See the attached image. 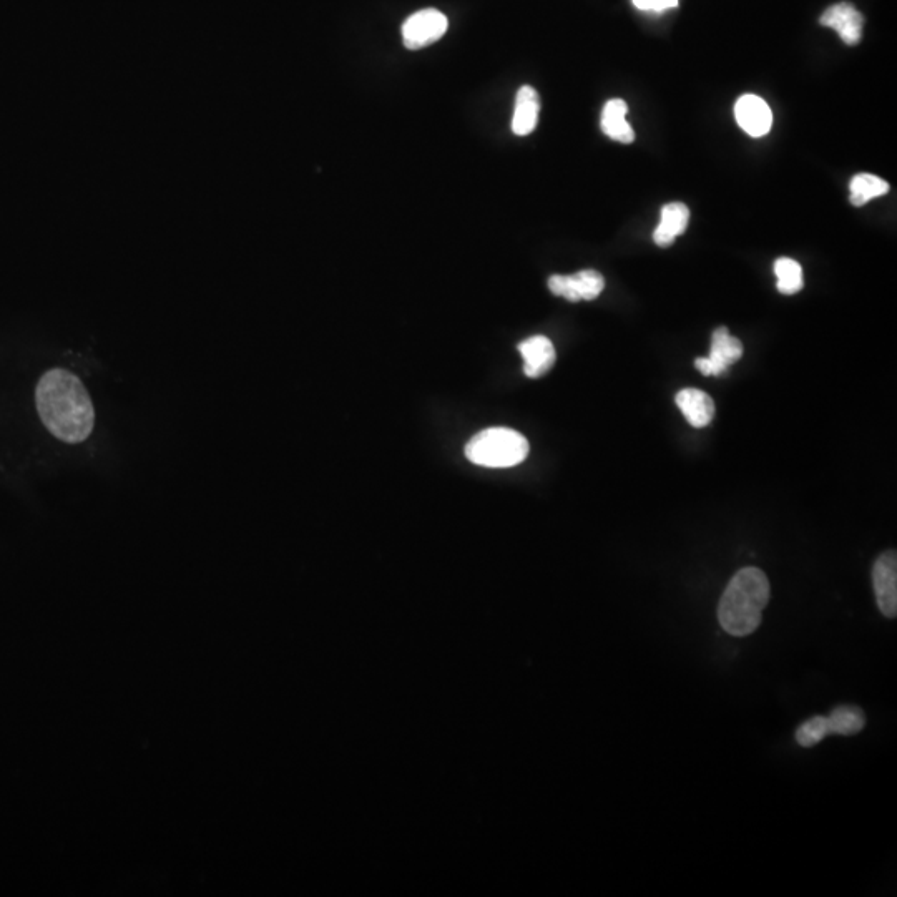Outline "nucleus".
<instances>
[{
	"mask_svg": "<svg viewBox=\"0 0 897 897\" xmlns=\"http://www.w3.org/2000/svg\"><path fill=\"white\" fill-rule=\"evenodd\" d=\"M35 406L45 429L67 446H82L94 436L97 414L79 374L52 368L35 388Z\"/></svg>",
	"mask_w": 897,
	"mask_h": 897,
	"instance_id": "f257e3e1",
	"label": "nucleus"
},
{
	"mask_svg": "<svg viewBox=\"0 0 897 897\" xmlns=\"http://www.w3.org/2000/svg\"><path fill=\"white\" fill-rule=\"evenodd\" d=\"M770 602V582L765 572L746 567L730 580L718 605V620L733 637H746L760 627L761 612Z\"/></svg>",
	"mask_w": 897,
	"mask_h": 897,
	"instance_id": "f03ea898",
	"label": "nucleus"
},
{
	"mask_svg": "<svg viewBox=\"0 0 897 897\" xmlns=\"http://www.w3.org/2000/svg\"><path fill=\"white\" fill-rule=\"evenodd\" d=\"M529 456V442L507 427H491L467 442L466 457L477 466L504 469L514 467Z\"/></svg>",
	"mask_w": 897,
	"mask_h": 897,
	"instance_id": "7ed1b4c3",
	"label": "nucleus"
},
{
	"mask_svg": "<svg viewBox=\"0 0 897 897\" xmlns=\"http://www.w3.org/2000/svg\"><path fill=\"white\" fill-rule=\"evenodd\" d=\"M449 20L441 10L424 9L411 15L402 25V42L409 50L424 49L446 34Z\"/></svg>",
	"mask_w": 897,
	"mask_h": 897,
	"instance_id": "20e7f679",
	"label": "nucleus"
},
{
	"mask_svg": "<svg viewBox=\"0 0 897 897\" xmlns=\"http://www.w3.org/2000/svg\"><path fill=\"white\" fill-rule=\"evenodd\" d=\"M743 356V344L740 339L731 336L726 328L715 329L711 336L710 356L695 361L698 371L703 376H723L731 364L740 361Z\"/></svg>",
	"mask_w": 897,
	"mask_h": 897,
	"instance_id": "39448f33",
	"label": "nucleus"
},
{
	"mask_svg": "<svg viewBox=\"0 0 897 897\" xmlns=\"http://www.w3.org/2000/svg\"><path fill=\"white\" fill-rule=\"evenodd\" d=\"M605 288L603 276L595 270H584L575 275H554L549 278V290L567 301H592L602 295Z\"/></svg>",
	"mask_w": 897,
	"mask_h": 897,
	"instance_id": "423d86ee",
	"label": "nucleus"
},
{
	"mask_svg": "<svg viewBox=\"0 0 897 897\" xmlns=\"http://www.w3.org/2000/svg\"><path fill=\"white\" fill-rule=\"evenodd\" d=\"M874 594L881 612L888 618L897 613V555L894 550L884 552L873 569Z\"/></svg>",
	"mask_w": 897,
	"mask_h": 897,
	"instance_id": "0eeeda50",
	"label": "nucleus"
},
{
	"mask_svg": "<svg viewBox=\"0 0 897 897\" xmlns=\"http://www.w3.org/2000/svg\"><path fill=\"white\" fill-rule=\"evenodd\" d=\"M736 122L750 137H765L773 125V113L765 100L758 95H743L735 105Z\"/></svg>",
	"mask_w": 897,
	"mask_h": 897,
	"instance_id": "6e6552de",
	"label": "nucleus"
},
{
	"mask_svg": "<svg viewBox=\"0 0 897 897\" xmlns=\"http://www.w3.org/2000/svg\"><path fill=\"white\" fill-rule=\"evenodd\" d=\"M821 25L834 29L844 44L856 45L863 37L864 17L853 4L843 2L829 7L821 15Z\"/></svg>",
	"mask_w": 897,
	"mask_h": 897,
	"instance_id": "1a4fd4ad",
	"label": "nucleus"
},
{
	"mask_svg": "<svg viewBox=\"0 0 897 897\" xmlns=\"http://www.w3.org/2000/svg\"><path fill=\"white\" fill-rule=\"evenodd\" d=\"M519 351L524 358V373L527 378H542L549 373L555 364L554 344L545 336H532L519 344Z\"/></svg>",
	"mask_w": 897,
	"mask_h": 897,
	"instance_id": "9d476101",
	"label": "nucleus"
},
{
	"mask_svg": "<svg viewBox=\"0 0 897 897\" xmlns=\"http://www.w3.org/2000/svg\"><path fill=\"white\" fill-rule=\"evenodd\" d=\"M675 401L688 424L697 429L710 426L715 417V402L700 389H683L677 394Z\"/></svg>",
	"mask_w": 897,
	"mask_h": 897,
	"instance_id": "9b49d317",
	"label": "nucleus"
},
{
	"mask_svg": "<svg viewBox=\"0 0 897 897\" xmlns=\"http://www.w3.org/2000/svg\"><path fill=\"white\" fill-rule=\"evenodd\" d=\"M688 221H690V210L685 203H678V201L668 203L662 208V220L653 233V241L660 248H667L677 240V236L687 230Z\"/></svg>",
	"mask_w": 897,
	"mask_h": 897,
	"instance_id": "f8f14e48",
	"label": "nucleus"
},
{
	"mask_svg": "<svg viewBox=\"0 0 897 897\" xmlns=\"http://www.w3.org/2000/svg\"><path fill=\"white\" fill-rule=\"evenodd\" d=\"M540 112V97L537 90L529 85H524L517 92L515 99L514 118H512V132L519 137H525L534 132L537 127Z\"/></svg>",
	"mask_w": 897,
	"mask_h": 897,
	"instance_id": "ddd939ff",
	"label": "nucleus"
},
{
	"mask_svg": "<svg viewBox=\"0 0 897 897\" xmlns=\"http://www.w3.org/2000/svg\"><path fill=\"white\" fill-rule=\"evenodd\" d=\"M628 105L625 100L613 99L605 103L602 110V132L615 142L632 143L635 140V132L627 122Z\"/></svg>",
	"mask_w": 897,
	"mask_h": 897,
	"instance_id": "4468645a",
	"label": "nucleus"
},
{
	"mask_svg": "<svg viewBox=\"0 0 897 897\" xmlns=\"http://www.w3.org/2000/svg\"><path fill=\"white\" fill-rule=\"evenodd\" d=\"M849 201L854 206H864L874 198L884 197L889 192V183L871 173H859L849 183Z\"/></svg>",
	"mask_w": 897,
	"mask_h": 897,
	"instance_id": "2eb2a0df",
	"label": "nucleus"
},
{
	"mask_svg": "<svg viewBox=\"0 0 897 897\" xmlns=\"http://www.w3.org/2000/svg\"><path fill=\"white\" fill-rule=\"evenodd\" d=\"M866 725L863 711L858 706H838L828 716L829 735H856Z\"/></svg>",
	"mask_w": 897,
	"mask_h": 897,
	"instance_id": "dca6fc26",
	"label": "nucleus"
},
{
	"mask_svg": "<svg viewBox=\"0 0 897 897\" xmlns=\"http://www.w3.org/2000/svg\"><path fill=\"white\" fill-rule=\"evenodd\" d=\"M775 275L778 278V291L783 295H796L803 290V268L798 261L791 258L776 260Z\"/></svg>",
	"mask_w": 897,
	"mask_h": 897,
	"instance_id": "f3484780",
	"label": "nucleus"
},
{
	"mask_svg": "<svg viewBox=\"0 0 897 897\" xmlns=\"http://www.w3.org/2000/svg\"><path fill=\"white\" fill-rule=\"evenodd\" d=\"M828 735V718L813 716L808 721H804L803 725L796 730V741L804 748H811V746L818 745L819 741H823Z\"/></svg>",
	"mask_w": 897,
	"mask_h": 897,
	"instance_id": "a211bd4d",
	"label": "nucleus"
},
{
	"mask_svg": "<svg viewBox=\"0 0 897 897\" xmlns=\"http://www.w3.org/2000/svg\"><path fill=\"white\" fill-rule=\"evenodd\" d=\"M633 5L643 12H665L675 9L678 0H633Z\"/></svg>",
	"mask_w": 897,
	"mask_h": 897,
	"instance_id": "6ab92c4d",
	"label": "nucleus"
}]
</instances>
